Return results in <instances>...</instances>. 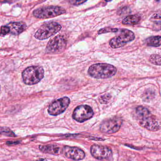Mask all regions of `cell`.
<instances>
[{"mask_svg":"<svg viewBox=\"0 0 161 161\" xmlns=\"http://www.w3.org/2000/svg\"><path fill=\"white\" fill-rule=\"evenodd\" d=\"M106 2H109L112 1V0H105Z\"/></svg>","mask_w":161,"mask_h":161,"instance_id":"484cf974","label":"cell"},{"mask_svg":"<svg viewBox=\"0 0 161 161\" xmlns=\"http://www.w3.org/2000/svg\"><path fill=\"white\" fill-rule=\"evenodd\" d=\"M122 121L119 117H114L104 121L100 125L101 132L106 134H113L117 132L122 125Z\"/></svg>","mask_w":161,"mask_h":161,"instance_id":"ba28073f","label":"cell"},{"mask_svg":"<svg viewBox=\"0 0 161 161\" xmlns=\"http://www.w3.org/2000/svg\"><path fill=\"white\" fill-rule=\"evenodd\" d=\"M135 38V34L132 31L128 29H122L117 36L111 40L109 44L112 48H119L133 41Z\"/></svg>","mask_w":161,"mask_h":161,"instance_id":"5b68a950","label":"cell"},{"mask_svg":"<svg viewBox=\"0 0 161 161\" xmlns=\"http://www.w3.org/2000/svg\"><path fill=\"white\" fill-rule=\"evenodd\" d=\"M87 0H69L70 3L73 5H80L87 1Z\"/></svg>","mask_w":161,"mask_h":161,"instance_id":"44dd1931","label":"cell"},{"mask_svg":"<svg viewBox=\"0 0 161 161\" xmlns=\"http://www.w3.org/2000/svg\"><path fill=\"white\" fill-rule=\"evenodd\" d=\"M118 31V29L117 28L106 27V28H103V29H100V30L98 31V34H105V33H110V32L115 33V32H117Z\"/></svg>","mask_w":161,"mask_h":161,"instance_id":"d6986e66","label":"cell"},{"mask_svg":"<svg viewBox=\"0 0 161 161\" xmlns=\"http://www.w3.org/2000/svg\"><path fill=\"white\" fill-rule=\"evenodd\" d=\"M92 108L87 105L77 107L73 111L72 117L79 123H83L91 118L94 116Z\"/></svg>","mask_w":161,"mask_h":161,"instance_id":"9c48e42d","label":"cell"},{"mask_svg":"<svg viewBox=\"0 0 161 161\" xmlns=\"http://www.w3.org/2000/svg\"><path fill=\"white\" fill-rule=\"evenodd\" d=\"M70 98L67 97L55 100L49 106L48 112L51 116H57L63 113L70 105Z\"/></svg>","mask_w":161,"mask_h":161,"instance_id":"30bf717a","label":"cell"},{"mask_svg":"<svg viewBox=\"0 0 161 161\" xmlns=\"http://www.w3.org/2000/svg\"><path fill=\"white\" fill-rule=\"evenodd\" d=\"M135 118L140 126L151 131L161 129V123L149 109L139 106L135 110Z\"/></svg>","mask_w":161,"mask_h":161,"instance_id":"6da1fadb","label":"cell"},{"mask_svg":"<svg viewBox=\"0 0 161 161\" xmlns=\"http://www.w3.org/2000/svg\"><path fill=\"white\" fill-rule=\"evenodd\" d=\"M117 72L115 66L106 63H97L89 67L88 73L96 79H106L114 76Z\"/></svg>","mask_w":161,"mask_h":161,"instance_id":"7a4b0ae2","label":"cell"},{"mask_svg":"<svg viewBox=\"0 0 161 161\" xmlns=\"http://www.w3.org/2000/svg\"><path fill=\"white\" fill-rule=\"evenodd\" d=\"M111 96L107 94L103 96L100 98V102L101 104H107L109 102Z\"/></svg>","mask_w":161,"mask_h":161,"instance_id":"ffe728a7","label":"cell"},{"mask_svg":"<svg viewBox=\"0 0 161 161\" xmlns=\"http://www.w3.org/2000/svg\"><path fill=\"white\" fill-rule=\"evenodd\" d=\"M61 153L67 158L74 161H80L85 157V153L80 148L65 146L61 150Z\"/></svg>","mask_w":161,"mask_h":161,"instance_id":"7c38bea8","label":"cell"},{"mask_svg":"<svg viewBox=\"0 0 161 161\" xmlns=\"http://www.w3.org/2000/svg\"><path fill=\"white\" fill-rule=\"evenodd\" d=\"M90 152L94 158L99 160L109 159L113 155L111 148L96 144H94L91 147Z\"/></svg>","mask_w":161,"mask_h":161,"instance_id":"8fae6325","label":"cell"},{"mask_svg":"<svg viewBox=\"0 0 161 161\" xmlns=\"http://www.w3.org/2000/svg\"><path fill=\"white\" fill-rule=\"evenodd\" d=\"M44 69L40 66H31L24 70L22 73L23 82L27 85L38 83L44 78Z\"/></svg>","mask_w":161,"mask_h":161,"instance_id":"3957f363","label":"cell"},{"mask_svg":"<svg viewBox=\"0 0 161 161\" xmlns=\"http://www.w3.org/2000/svg\"><path fill=\"white\" fill-rule=\"evenodd\" d=\"M149 60L153 65L161 66V56L158 54H152L150 56Z\"/></svg>","mask_w":161,"mask_h":161,"instance_id":"e0dca14e","label":"cell"},{"mask_svg":"<svg viewBox=\"0 0 161 161\" xmlns=\"http://www.w3.org/2000/svg\"><path fill=\"white\" fill-rule=\"evenodd\" d=\"M153 19H161V12L155 13L152 17Z\"/></svg>","mask_w":161,"mask_h":161,"instance_id":"cb8c5ba5","label":"cell"},{"mask_svg":"<svg viewBox=\"0 0 161 161\" xmlns=\"http://www.w3.org/2000/svg\"><path fill=\"white\" fill-rule=\"evenodd\" d=\"M153 29L155 31L161 30V21L155 22L154 24Z\"/></svg>","mask_w":161,"mask_h":161,"instance_id":"603a6c76","label":"cell"},{"mask_svg":"<svg viewBox=\"0 0 161 161\" xmlns=\"http://www.w3.org/2000/svg\"><path fill=\"white\" fill-rule=\"evenodd\" d=\"M10 34V29L7 25L2 26L1 27V36H5L7 34Z\"/></svg>","mask_w":161,"mask_h":161,"instance_id":"7402d4cb","label":"cell"},{"mask_svg":"<svg viewBox=\"0 0 161 161\" xmlns=\"http://www.w3.org/2000/svg\"><path fill=\"white\" fill-rule=\"evenodd\" d=\"M67 41L63 36L58 35L49 41L46 50L50 54H58L62 52L66 48Z\"/></svg>","mask_w":161,"mask_h":161,"instance_id":"52a82bcc","label":"cell"},{"mask_svg":"<svg viewBox=\"0 0 161 161\" xmlns=\"http://www.w3.org/2000/svg\"><path fill=\"white\" fill-rule=\"evenodd\" d=\"M39 149L42 152L49 154L57 155L61 152L60 148L56 144L39 146Z\"/></svg>","mask_w":161,"mask_h":161,"instance_id":"5bb4252c","label":"cell"},{"mask_svg":"<svg viewBox=\"0 0 161 161\" xmlns=\"http://www.w3.org/2000/svg\"><path fill=\"white\" fill-rule=\"evenodd\" d=\"M66 13L65 9L59 6H50L41 7L35 10L33 15L35 17L41 19L51 18Z\"/></svg>","mask_w":161,"mask_h":161,"instance_id":"8992f818","label":"cell"},{"mask_svg":"<svg viewBox=\"0 0 161 161\" xmlns=\"http://www.w3.org/2000/svg\"><path fill=\"white\" fill-rule=\"evenodd\" d=\"M7 26L10 29V34L15 36L20 35L27 28L26 24L22 22L10 23Z\"/></svg>","mask_w":161,"mask_h":161,"instance_id":"4fadbf2b","label":"cell"},{"mask_svg":"<svg viewBox=\"0 0 161 161\" xmlns=\"http://www.w3.org/2000/svg\"><path fill=\"white\" fill-rule=\"evenodd\" d=\"M141 17L138 15H131L128 16L123 19L122 23L126 25L134 26L139 23Z\"/></svg>","mask_w":161,"mask_h":161,"instance_id":"9a60e30c","label":"cell"},{"mask_svg":"<svg viewBox=\"0 0 161 161\" xmlns=\"http://www.w3.org/2000/svg\"><path fill=\"white\" fill-rule=\"evenodd\" d=\"M146 44L149 46L155 47L160 46L161 45V36H153L149 37L146 40Z\"/></svg>","mask_w":161,"mask_h":161,"instance_id":"2e32d148","label":"cell"},{"mask_svg":"<svg viewBox=\"0 0 161 161\" xmlns=\"http://www.w3.org/2000/svg\"><path fill=\"white\" fill-rule=\"evenodd\" d=\"M61 29V26L58 23L55 22L45 23L35 33L34 36L39 40H44L56 35Z\"/></svg>","mask_w":161,"mask_h":161,"instance_id":"277c9868","label":"cell"},{"mask_svg":"<svg viewBox=\"0 0 161 161\" xmlns=\"http://www.w3.org/2000/svg\"><path fill=\"white\" fill-rule=\"evenodd\" d=\"M37 161H47L46 159H43V158H41V159H38V160H37Z\"/></svg>","mask_w":161,"mask_h":161,"instance_id":"d4e9b609","label":"cell"},{"mask_svg":"<svg viewBox=\"0 0 161 161\" xmlns=\"http://www.w3.org/2000/svg\"><path fill=\"white\" fill-rule=\"evenodd\" d=\"M1 132L2 134L8 136V137H15V134L14 132L11 131L10 129L6 127H2L1 129Z\"/></svg>","mask_w":161,"mask_h":161,"instance_id":"ac0fdd59","label":"cell"}]
</instances>
